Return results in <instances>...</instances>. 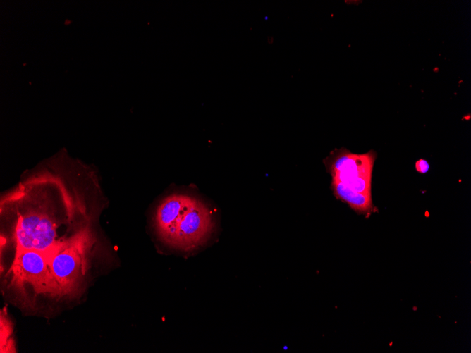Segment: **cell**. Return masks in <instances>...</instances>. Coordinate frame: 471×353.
Wrapping results in <instances>:
<instances>
[{"label":"cell","instance_id":"6da1fadb","mask_svg":"<svg viewBox=\"0 0 471 353\" xmlns=\"http://www.w3.org/2000/svg\"><path fill=\"white\" fill-rule=\"evenodd\" d=\"M377 153L353 154L342 147L331 151L324 162L331 173L335 196L360 213L372 212V173Z\"/></svg>","mask_w":471,"mask_h":353},{"label":"cell","instance_id":"7a4b0ae2","mask_svg":"<svg viewBox=\"0 0 471 353\" xmlns=\"http://www.w3.org/2000/svg\"><path fill=\"white\" fill-rule=\"evenodd\" d=\"M94 238L87 226L63 241L48 255L50 267L62 296L76 293L89 269Z\"/></svg>","mask_w":471,"mask_h":353},{"label":"cell","instance_id":"3957f363","mask_svg":"<svg viewBox=\"0 0 471 353\" xmlns=\"http://www.w3.org/2000/svg\"><path fill=\"white\" fill-rule=\"evenodd\" d=\"M8 284L21 295L62 297L54 276L48 255L34 249H16L6 273Z\"/></svg>","mask_w":471,"mask_h":353},{"label":"cell","instance_id":"277c9868","mask_svg":"<svg viewBox=\"0 0 471 353\" xmlns=\"http://www.w3.org/2000/svg\"><path fill=\"white\" fill-rule=\"evenodd\" d=\"M23 206L18 210L13 237L16 249L51 254L66 239L59 235L62 221L45 205Z\"/></svg>","mask_w":471,"mask_h":353},{"label":"cell","instance_id":"5b68a950","mask_svg":"<svg viewBox=\"0 0 471 353\" xmlns=\"http://www.w3.org/2000/svg\"><path fill=\"white\" fill-rule=\"evenodd\" d=\"M213 221L209 209L192 198L173 225L161 237L166 243L181 249L202 244L210 235Z\"/></svg>","mask_w":471,"mask_h":353},{"label":"cell","instance_id":"8992f818","mask_svg":"<svg viewBox=\"0 0 471 353\" xmlns=\"http://www.w3.org/2000/svg\"><path fill=\"white\" fill-rule=\"evenodd\" d=\"M192 198L185 194H172L159 204L156 213V225L161 237L173 225Z\"/></svg>","mask_w":471,"mask_h":353},{"label":"cell","instance_id":"52a82bcc","mask_svg":"<svg viewBox=\"0 0 471 353\" xmlns=\"http://www.w3.org/2000/svg\"><path fill=\"white\" fill-rule=\"evenodd\" d=\"M429 163L425 159H420L415 163V169L420 173H427L429 171Z\"/></svg>","mask_w":471,"mask_h":353}]
</instances>
